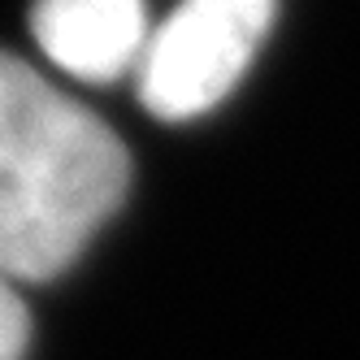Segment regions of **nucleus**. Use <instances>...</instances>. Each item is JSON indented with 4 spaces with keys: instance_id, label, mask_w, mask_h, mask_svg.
<instances>
[{
    "instance_id": "1",
    "label": "nucleus",
    "mask_w": 360,
    "mask_h": 360,
    "mask_svg": "<svg viewBox=\"0 0 360 360\" xmlns=\"http://www.w3.org/2000/svg\"><path fill=\"white\" fill-rule=\"evenodd\" d=\"M131 187L122 139L35 65L0 53V274H65Z\"/></svg>"
},
{
    "instance_id": "2",
    "label": "nucleus",
    "mask_w": 360,
    "mask_h": 360,
    "mask_svg": "<svg viewBox=\"0 0 360 360\" xmlns=\"http://www.w3.org/2000/svg\"><path fill=\"white\" fill-rule=\"evenodd\" d=\"M278 18V0H183L152 27L139 61V100L161 122L209 113L235 87Z\"/></svg>"
},
{
    "instance_id": "3",
    "label": "nucleus",
    "mask_w": 360,
    "mask_h": 360,
    "mask_svg": "<svg viewBox=\"0 0 360 360\" xmlns=\"http://www.w3.org/2000/svg\"><path fill=\"white\" fill-rule=\"evenodd\" d=\"M31 35L57 70L83 83H113L148 53L143 0H35Z\"/></svg>"
},
{
    "instance_id": "4",
    "label": "nucleus",
    "mask_w": 360,
    "mask_h": 360,
    "mask_svg": "<svg viewBox=\"0 0 360 360\" xmlns=\"http://www.w3.org/2000/svg\"><path fill=\"white\" fill-rule=\"evenodd\" d=\"M27 339H31L27 308H22L13 282L0 274V360H22L27 356Z\"/></svg>"
}]
</instances>
